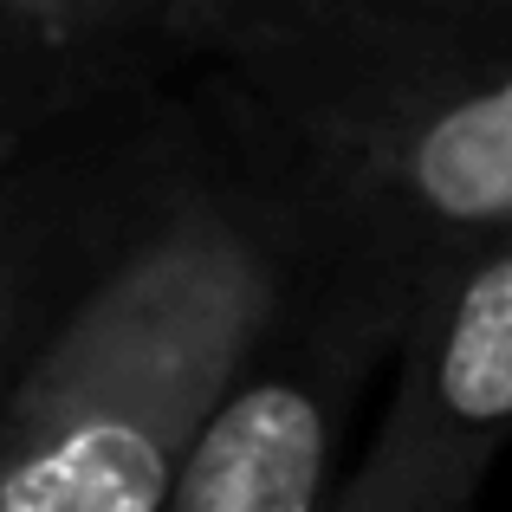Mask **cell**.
Masks as SVG:
<instances>
[{
	"instance_id": "cell-1",
	"label": "cell",
	"mask_w": 512,
	"mask_h": 512,
	"mask_svg": "<svg viewBox=\"0 0 512 512\" xmlns=\"http://www.w3.org/2000/svg\"><path fill=\"white\" fill-rule=\"evenodd\" d=\"M0 163V512H163L299 240L195 91Z\"/></svg>"
},
{
	"instance_id": "cell-2",
	"label": "cell",
	"mask_w": 512,
	"mask_h": 512,
	"mask_svg": "<svg viewBox=\"0 0 512 512\" xmlns=\"http://www.w3.org/2000/svg\"><path fill=\"white\" fill-rule=\"evenodd\" d=\"M188 91L312 266L422 292L512 234V0H253Z\"/></svg>"
},
{
	"instance_id": "cell-3",
	"label": "cell",
	"mask_w": 512,
	"mask_h": 512,
	"mask_svg": "<svg viewBox=\"0 0 512 512\" xmlns=\"http://www.w3.org/2000/svg\"><path fill=\"white\" fill-rule=\"evenodd\" d=\"M409 305L415 286L305 260L279 325L188 448L163 512H331L344 428L370 376L396 357Z\"/></svg>"
},
{
	"instance_id": "cell-4",
	"label": "cell",
	"mask_w": 512,
	"mask_h": 512,
	"mask_svg": "<svg viewBox=\"0 0 512 512\" xmlns=\"http://www.w3.org/2000/svg\"><path fill=\"white\" fill-rule=\"evenodd\" d=\"M383 376L331 512H480L512 441V234L428 273Z\"/></svg>"
},
{
	"instance_id": "cell-5",
	"label": "cell",
	"mask_w": 512,
	"mask_h": 512,
	"mask_svg": "<svg viewBox=\"0 0 512 512\" xmlns=\"http://www.w3.org/2000/svg\"><path fill=\"white\" fill-rule=\"evenodd\" d=\"M247 7L253 0H0V156L188 91Z\"/></svg>"
}]
</instances>
